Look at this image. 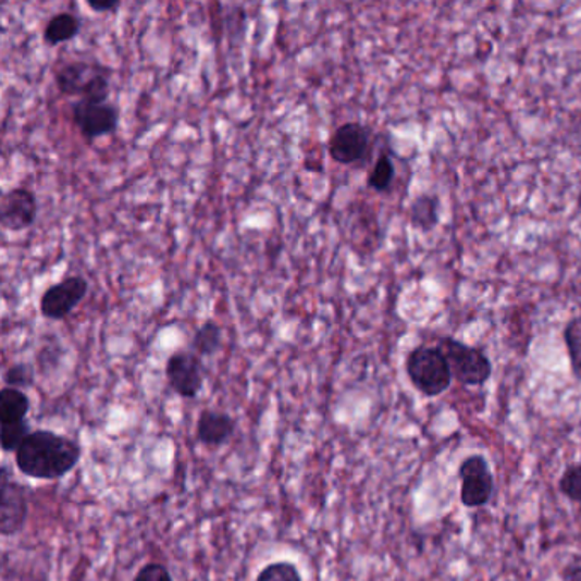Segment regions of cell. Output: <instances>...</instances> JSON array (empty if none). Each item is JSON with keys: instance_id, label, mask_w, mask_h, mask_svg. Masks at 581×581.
<instances>
[{"instance_id": "cell-26", "label": "cell", "mask_w": 581, "mask_h": 581, "mask_svg": "<svg viewBox=\"0 0 581 581\" xmlns=\"http://www.w3.org/2000/svg\"><path fill=\"white\" fill-rule=\"evenodd\" d=\"M561 578L563 581H581V558H574L573 561L565 565Z\"/></svg>"}, {"instance_id": "cell-4", "label": "cell", "mask_w": 581, "mask_h": 581, "mask_svg": "<svg viewBox=\"0 0 581 581\" xmlns=\"http://www.w3.org/2000/svg\"><path fill=\"white\" fill-rule=\"evenodd\" d=\"M436 346L441 348L442 354L447 358L452 378L456 379L460 384L480 387L492 378V360L487 358V355L481 348L466 345V343L456 338H441Z\"/></svg>"}, {"instance_id": "cell-6", "label": "cell", "mask_w": 581, "mask_h": 581, "mask_svg": "<svg viewBox=\"0 0 581 581\" xmlns=\"http://www.w3.org/2000/svg\"><path fill=\"white\" fill-rule=\"evenodd\" d=\"M89 292V282L84 276L71 275L53 283L44 292L40 312L50 321L67 319L83 304Z\"/></svg>"}, {"instance_id": "cell-7", "label": "cell", "mask_w": 581, "mask_h": 581, "mask_svg": "<svg viewBox=\"0 0 581 581\" xmlns=\"http://www.w3.org/2000/svg\"><path fill=\"white\" fill-rule=\"evenodd\" d=\"M72 122L87 144L119 131L120 111L111 102H90L79 99L72 104Z\"/></svg>"}, {"instance_id": "cell-17", "label": "cell", "mask_w": 581, "mask_h": 581, "mask_svg": "<svg viewBox=\"0 0 581 581\" xmlns=\"http://www.w3.org/2000/svg\"><path fill=\"white\" fill-rule=\"evenodd\" d=\"M394 180H396V164L393 158L387 152L379 153L378 161L367 177V186L373 191L385 193L393 188Z\"/></svg>"}, {"instance_id": "cell-2", "label": "cell", "mask_w": 581, "mask_h": 581, "mask_svg": "<svg viewBox=\"0 0 581 581\" xmlns=\"http://www.w3.org/2000/svg\"><path fill=\"white\" fill-rule=\"evenodd\" d=\"M110 74V69L102 67L99 63L74 60L57 69L55 86L63 96H77L90 102H108Z\"/></svg>"}, {"instance_id": "cell-22", "label": "cell", "mask_w": 581, "mask_h": 581, "mask_svg": "<svg viewBox=\"0 0 581 581\" xmlns=\"http://www.w3.org/2000/svg\"><path fill=\"white\" fill-rule=\"evenodd\" d=\"M559 490L566 498L581 503V463H574L563 472Z\"/></svg>"}, {"instance_id": "cell-24", "label": "cell", "mask_w": 581, "mask_h": 581, "mask_svg": "<svg viewBox=\"0 0 581 581\" xmlns=\"http://www.w3.org/2000/svg\"><path fill=\"white\" fill-rule=\"evenodd\" d=\"M134 581H174L173 574L161 563H149V565L141 566L138 570L137 577Z\"/></svg>"}, {"instance_id": "cell-8", "label": "cell", "mask_w": 581, "mask_h": 581, "mask_svg": "<svg viewBox=\"0 0 581 581\" xmlns=\"http://www.w3.org/2000/svg\"><path fill=\"white\" fill-rule=\"evenodd\" d=\"M28 510L26 487L12 480L4 466L0 471V534L4 537L20 534L28 520Z\"/></svg>"}, {"instance_id": "cell-25", "label": "cell", "mask_w": 581, "mask_h": 581, "mask_svg": "<svg viewBox=\"0 0 581 581\" xmlns=\"http://www.w3.org/2000/svg\"><path fill=\"white\" fill-rule=\"evenodd\" d=\"M86 4L87 8L90 9V11L114 12L119 11L120 5H122V2H120V0H104V2H101V0H87Z\"/></svg>"}, {"instance_id": "cell-19", "label": "cell", "mask_w": 581, "mask_h": 581, "mask_svg": "<svg viewBox=\"0 0 581 581\" xmlns=\"http://www.w3.org/2000/svg\"><path fill=\"white\" fill-rule=\"evenodd\" d=\"M29 435H32V427H29L28 420L21 421V423L2 424V430H0L2 450L17 452V448Z\"/></svg>"}, {"instance_id": "cell-18", "label": "cell", "mask_w": 581, "mask_h": 581, "mask_svg": "<svg viewBox=\"0 0 581 581\" xmlns=\"http://www.w3.org/2000/svg\"><path fill=\"white\" fill-rule=\"evenodd\" d=\"M563 338L570 357L571 372L577 381H581V316H577L566 324Z\"/></svg>"}, {"instance_id": "cell-1", "label": "cell", "mask_w": 581, "mask_h": 581, "mask_svg": "<svg viewBox=\"0 0 581 581\" xmlns=\"http://www.w3.org/2000/svg\"><path fill=\"white\" fill-rule=\"evenodd\" d=\"M83 448L69 436L50 430H36L16 452L21 474L32 480L55 481L81 462Z\"/></svg>"}, {"instance_id": "cell-3", "label": "cell", "mask_w": 581, "mask_h": 581, "mask_svg": "<svg viewBox=\"0 0 581 581\" xmlns=\"http://www.w3.org/2000/svg\"><path fill=\"white\" fill-rule=\"evenodd\" d=\"M406 373L417 391L429 397L441 396L454 381L447 358L438 346L412 348L406 357Z\"/></svg>"}, {"instance_id": "cell-12", "label": "cell", "mask_w": 581, "mask_h": 581, "mask_svg": "<svg viewBox=\"0 0 581 581\" xmlns=\"http://www.w3.org/2000/svg\"><path fill=\"white\" fill-rule=\"evenodd\" d=\"M236 433V420L224 411L205 409L197 423V438L207 447H221Z\"/></svg>"}, {"instance_id": "cell-15", "label": "cell", "mask_w": 581, "mask_h": 581, "mask_svg": "<svg viewBox=\"0 0 581 581\" xmlns=\"http://www.w3.org/2000/svg\"><path fill=\"white\" fill-rule=\"evenodd\" d=\"M29 409H32V401L24 391L4 387L0 393V424L26 421Z\"/></svg>"}, {"instance_id": "cell-11", "label": "cell", "mask_w": 581, "mask_h": 581, "mask_svg": "<svg viewBox=\"0 0 581 581\" xmlns=\"http://www.w3.org/2000/svg\"><path fill=\"white\" fill-rule=\"evenodd\" d=\"M38 217V200L29 188H12L0 198V225L5 231L21 232L32 227Z\"/></svg>"}, {"instance_id": "cell-9", "label": "cell", "mask_w": 581, "mask_h": 581, "mask_svg": "<svg viewBox=\"0 0 581 581\" xmlns=\"http://www.w3.org/2000/svg\"><path fill=\"white\" fill-rule=\"evenodd\" d=\"M165 379L177 396L195 399L203 390L205 372L201 358L191 350L174 351L165 363Z\"/></svg>"}, {"instance_id": "cell-14", "label": "cell", "mask_w": 581, "mask_h": 581, "mask_svg": "<svg viewBox=\"0 0 581 581\" xmlns=\"http://www.w3.org/2000/svg\"><path fill=\"white\" fill-rule=\"evenodd\" d=\"M81 33V20L74 12L63 11L51 16L44 29L45 44L50 47L67 44Z\"/></svg>"}, {"instance_id": "cell-5", "label": "cell", "mask_w": 581, "mask_h": 581, "mask_svg": "<svg viewBox=\"0 0 581 581\" xmlns=\"http://www.w3.org/2000/svg\"><path fill=\"white\" fill-rule=\"evenodd\" d=\"M373 132L363 123H343L331 135L327 152L334 162L342 165H355L366 161L372 149Z\"/></svg>"}, {"instance_id": "cell-23", "label": "cell", "mask_w": 581, "mask_h": 581, "mask_svg": "<svg viewBox=\"0 0 581 581\" xmlns=\"http://www.w3.org/2000/svg\"><path fill=\"white\" fill-rule=\"evenodd\" d=\"M248 12L244 11L240 5H234L231 8V11L227 12L225 16V26H227L228 35H231L232 40L240 41L246 35V26H248Z\"/></svg>"}, {"instance_id": "cell-21", "label": "cell", "mask_w": 581, "mask_h": 581, "mask_svg": "<svg viewBox=\"0 0 581 581\" xmlns=\"http://www.w3.org/2000/svg\"><path fill=\"white\" fill-rule=\"evenodd\" d=\"M5 387H12V390H28L35 384V369L29 363H12L4 372Z\"/></svg>"}, {"instance_id": "cell-13", "label": "cell", "mask_w": 581, "mask_h": 581, "mask_svg": "<svg viewBox=\"0 0 581 581\" xmlns=\"http://www.w3.org/2000/svg\"><path fill=\"white\" fill-rule=\"evenodd\" d=\"M409 222L421 232H432L441 224V200L429 193L415 198L409 207Z\"/></svg>"}, {"instance_id": "cell-16", "label": "cell", "mask_w": 581, "mask_h": 581, "mask_svg": "<svg viewBox=\"0 0 581 581\" xmlns=\"http://www.w3.org/2000/svg\"><path fill=\"white\" fill-rule=\"evenodd\" d=\"M224 331L213 321H207L195 331L191 338V351L198 357H213L217 351L221 350Z\"/></svg>"}, {"instance_id": "cell-10", "label": "cell", "mask_w": 581, "mask_h": 581, "mask_svg": "<svg viewBox=\"0 0 581 581\" xmlns=\"http://www.w3.org/2000/svg\"><path fill=\"white\" fill-rule=\"evenodd\" d=\"M460 499L463 507H484L495 492V478L483 456H471L460 463Z\"/></svg>"}, {"instance_id": "cell-20", "label": "cell", "mask_w": 581, "mask_h": 581, "mask_svg": "<svg viewBox=\"0 0 581 581\" xmlns=\"http://www.w3.org/2000/svg\"><path fill=\"white\" fill-rule=\"evenodd\" d=\"M256 581H302V574L294 563L276 561L264 566Z\"/></svg>"}]
</instances>
